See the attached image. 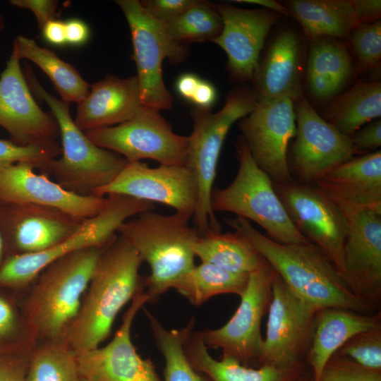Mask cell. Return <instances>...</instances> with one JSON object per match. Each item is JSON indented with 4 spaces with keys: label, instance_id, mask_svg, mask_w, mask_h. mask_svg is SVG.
Wrapping results in <instances>:
<instances>
[{
    "label": "cell",
    "instance_id": "6da1fadb",
    "mask_svg": "<svg viewBox=\"0 0 381 381\" xmlns=\"http://www.w3.org/2000/svg\"><path fill=\"white\" fill-rule=\"evenodd\" d=\"M143 260L131 243L117 234L102 249L78 312L63 339L76 355L99 347L110 334L121 308L141 290Z\"/></svg>",
    "mask_w": 381,
    "mask_h": 381
},
{
    "label": "cell",
    "instance_id": "7a4b0ae2",
    "mask_svg": "<svg viewBox=\"0 0 381 381\" xmlns=\"http://www.w3.org/2000/svg\"><path fill=\"white\" fill-rule=\"evenodd\" d=\"M224 221L251 243L294 294L317 311L337 308L375 313L353 294L342 274L311 243H280L243 217Z\"/></svg>",
    "mask_w": 381,
    "mask_h": 381
},
{
    "label": "cell",
    "instance_id": "3957f363",
    "mask_svg": "<svg viewBox=\"0 0 381 381\" xmlns=\"http://www.w3.org/2000/svg\"><path fill=\"white\" fill-rule=\"evenodd\" d=\"M192 217L175 212L162 214L146 210L124 222L118 234L126 238L150 268L145 277L148 302L156 301L195 266L193 246L199 233Z\"/></svg>",
    "mask_w": 381,
    "mask_h": 381
},
{
    "label": "cell",
    "instance_id": "277c9868",
    "mask_svg": "<svg viewBox=\"0 0 381 381\" xmlns=\"http://www.w3.org/2000/svg\"><path fill=\"white\" fill-rule=\"evenodd\" d=\"M29 87L45 102L55 119L61 139V154L42 174L52 176L67 191L89 196L113 181L128 164L121 155L95 145L80 129L69 111V104L48 92L26 68Z\"/></svg>",
    "mask_w": 381,
    "mask_h": 381
},
{
    "label": "cell",
    "instance_id": "5b68a950",
    "mask_svg": "<svg viewBox=\"0 0 381 381\" xmlns=\"http://www.w3.org/2000/svg\"><path fill=\"white\" fill-rule=\"evenodd\" d=\"M103 248L91 247L64 255L46 267L33 282L23 315L38 342L63 339Z\"/></svg>",
    "mask_w": 381,
    "mask_h": 381
},
{
    "label": "cell",
    "instance_id": "8992f818",
    "mask_svg": "<svg viewBox=\"0 0 381 381\" xmlns=\"http://www.w3.org/2000/svg\"><path fill=\"white\" fill-rule=\"evenodd\" d=\"M255 104L253 92L240 87L227 95L224 107L216 113L198 108L191 111L193 129L188 136L185 164L193 172L198 183V202L193 218L200 236L222 231L211 207L222 147L231 126L250 113Z\"/></svg>",
    "mask_w": 381,
    "mask_h": 381
},
{
    "label": "cell",
    "instance_id": "52a82bcc",
    "mask_svg": "<svg viewBox=\"0 0 381 381\" xmlns=\"http://www.w3.org/2000/svg\"><path fill=\"white\" fill-rule=\"evenodd\" d=\"M237 158L239 165L234 179L226 187L212 192V210L251 220L277 243H310L292 223L272 181L256 164L242 138L237 145Z\"/></svg>",
    "mask_w": 381,
    "mask_h": 381
},
{
    "label": "cell",
    "instance_id": "ba28073f",
    "mask_svg": "<svg viewBox=\"0 0 381 381\" xmlns=\"http://www.w3.org/2000/svg\"><path fill=\"white\" fill-rule=\"evenodd\" d=\"M107 202L96 215L85 220L74 234L44 251L6 258L0 267V286L23 289L31 286L52 262L73 252L104 247L118 234L119 226L155 204L120 194H109Z\"/></svg>",
    "mask_w": 381,
    "mask_h": 381
},
{
    "label": "cell",
    "instance_id": "9c48e42d",
    "mask_svg": "<svg viewBox=\"0 0 381 381\" xmlns=\"http://www.w3.org/2000/svg\"><path fill=\"white\" fill-rule=\"evenodd\" d=\"M115 2L130 28L143 105L159 111L171 109L173 97L164 83L163 61L166 59L173 64L183 61L188 54L186 47L174 41L164 23L152 16L140 1Z\"/></svg>",
    "mask_w": 381,
    "mask_h": 381
},
{
    "label": "cell",
    "instance_id": "30bf717a",
    "mask_svg": "<svg viewBox=\"0 0 381 381\" xmlns=\"http://www.w3.org/2000/svg\"><path fill=\"white\" fill-rule=\"evenodd\" d=\"M274 190L298 231L344 273V247L348 231L344 213L315 183L295 180L273 183Z\"/></svg>",
    "mask_w": 381,
    "mask_h": 381
},
{
    "label": "cell",
    "instance_id": "8fae6325",
    "mask_svg": "<svg viewBox=\"0 0 381 381\" xmlns=\"http://www.w3.org/2000/svg\"><path fill=\"white\" fill-rule=\"evenodd\" d=\"M85 133L95 145L121 155L128 162L150 159L159 164L186 163L188 137L174 133L157 109L144 107L126 122Z\"/></svg>",
    "mask_w": 381,
    "mask_h": 381
},
{
    "label": "cell",
    "instance_id": "7c38bea8",
    "mask_svg": "<svg viewBox=\"0 0 381 381\" xmlns=\"http://www.w3.org/2000/svg\"><path fill=\"white\" fill-rule=\"evenodd\" d=\"M272 291L258 363L286 367L306 361L318 311L294 294L274 270Z\"/></svg>",
    "mask_w": 381,
    "mask_h": 381
},
{
    "label": "cell",
    "instance_id": "4fadbf2b",
    "mask_svg": "<svg viewBox=\"0 0 381 381\" xmlns=\"http://www.w3.org/2000/svg\"><path fill=\"white\" fill-rule=\"evenodd\" d=\"M274 269L267 264L249 274L241 302L231 319L222 327L200 332L207 348L220 349L243 365L258 363L263 338L261 322L272 299Z\"/></svg>",
    "mask_w": 381,
    "mask_h": 381
},
{
    "label": "cell",
    "instance_id": "5bb4252c",
    "mask_svg": "<svg viewBox=\"0 0 381 381\" xmlns=\"http://www.w3.org/2000/svg\"><path fill=\"white\" fill-rule=\"evenodd\" d=\"M296 135L289 169L299 183H314L325 173L357 155L351 138L320 116L308 101H294Z\"/></svg>",
    "mask_w": 381,
    "mask_h": 381
},
{
    "label": "cell",
    "instance_id": "9a60e30c",
    "mask_svg": "<svg viewBox=\"0 0 381 381\" xmlns=\"http://www.w3.org/2000/svg\"><path fill=\"white\" fill-rule=\"evenodd\" d=\"M238 127L253 159L273 183L294 180L288 162L289 145L296 135L293 99L256 102L253 111L240 120Z\"/></svg>",
    "mask_w": 381,
    "mask_h": 381
},
{
    "label": "cell",
    "instance_id": "2e32d148",
    "mask_svg": "<svg viewBox=\"0 0 381 381\" xmlns=\"http://www.w3.org/2000/svg\"><path fill=\"white\" fill-rule=\"evenodd\" d=\"M109 194L162 203L193 218L198 202V183L186 164H159L152 168L139 161L128 162L113 181L92 195Z\"/></svg>",
    "mask_w": 381,
    "mask_h": 381
},
{
    "label": "cell",
    "instance_id": "e0dca14e",
    "mask_svg": "<svg viewBox=\"0 0 381 381\" xmlns=\"http://www.w3.org/2000/svg\"><path fill=\"white\" fill-rule=\"evenodd\" d=\"M85 220L52 207L0 202L6 258L49 249L74 234Z\"/></svg>",
    "mask_w": 381,
    "mask_h": 381
},
{
    "label": "cell",
    "instance_id": "ac0fdd59",
    "mask_svg": "<svg viewBox=\"0 0 381 381\" xmlns=\"http://www.w3.org/2000/svg\"><path fill=\"white\" fill-rule=\"evenodd\" d=\"M343 277L373 312L381 306V213L362 210L346 214Z\"/></svg>",
    "mask_w": 381,
    "mask_h": 381
},
{
    "label": "cell",
    "instance_id": "d6986e66",
    "mask_svg": "<svg viewBox=\"0 0 381 381\" xmlns=\"http://www.w3.org/2000/svg\"><path fill=\"white\" fill-rule=\"evenodd\" d=\"M0 126L21 146L53 144L59 135L54 116L32 97L14 51L0 75Z\"/></svg>",
    "mask_w": 381,
    "mask_h": 381
},
{
    "label": "cell",
    "instance_id": "ffe728a7",
    "mask_svg": "<svg viewBox=\"0 0 381 381\" xmlns=\"http://www.w3.org/2000/svg\"><path fill=\"white\" fill-rule=\"evenodd\" d=\"M149 301L145 289L132 299L111 341L103 347L77 355L80 374L88 381H160L151 359L143 358L131 337L138 310Z\"/></svg>",
    "mask_w": 381,
    "mask_h": 381
},
{
    "label": "cell",
    "instance_id": "44dd1931",
    "mask_svg": "<svg viewBox=\"0 0 381 381\" xmlns=\"http://www.w3.org/2000/svg\"><path fill=\"white\" fill-rule=\"evenodd\" d=\"M28 162L0 164V202L55 207L81 219L99 212L107 197L83 196L67 191Z\"/></svg>",
    "mask_w": 381,
    "mask_h": 381
},
{
    "label": "cell",
    "instance_id": "7402d4cb",
    "mask_svg": "<svg viewBox=\"0 0 381 381\" xmlns=\"http://www.w3.org/2000/svg\"><path fill=\"white\" fill-rule=\"evenodd\" d=\"M223 23L220 34L211 42L228 57L232 78L252 80L265 40L279 14L268 9H244L230 4L214 6Z\"/></svg>",
    "mask_w": 381,
    "mask_h": 381
},
{
    "label": "cell",
    "instance_id": "603a6c76",
    "mask_svg": "<svg viewBox=\"0 0 381 381\" xmlns=\"http://www.w3.org/2000/svg\"><path fill=\"white\" fill-rule=\"evenodd\" d=\"M314 183L345 215L362 210L381 213V151L353 157Z\"/></svg>",
    "mask_w": 381,
    "mask_h": 381
},
{
    "label": "cell",
    "instance_id": "cb8c5ba5",
    "mask_svg": "<svg viewBox=\"0 0 381 381\" xmlns=\"http://www.w3.org/2000/svg\"><path fill=\"white\" fill-rule=\"evenodd\" d=\"M302 46L296 32H279L268 46L253 77L257 103L302 95Z\"/></svg>",
    "mask_w": 381,
    "mask_h": 381
},
{
    "label": "cell",
    "instance_id": "d4e9b609",
    "mask_svg": "<svg viewBox=\"0 0 381 381\" xmlns=\"http://www.w3.org/2000/svg\"><path fill=\"white\" fill-rule=\"evenodd\" d=\"M144 107L137 75H107L90 87L78 104L75 123L83 131L113 126L134 118Z\"/></svg>",
    "mask_w": 381,
    "mask_h": 381
},
{
    "label": "cell",
    "instance_id": "484cf974",
    "mask_svg": "<svg viewBox=\"0 0 381 381\" xmlns=\"http://www.w3.org/2000/svg\"><path fill=\"white\" fill-rule=\"evenodd\" d=\"M381 322V312L363 314L328 308L316 313L306 363L318 381L329 359L353 336Z\"/></svg>",
    "mask_w": 381,
    "mask_h": 381
},
{
    "label": "cell",
    "instance_id": "4316f807",
    "mask_svg": "<svg viewBox=\"0 0 381 381\" xmlns=\"http://www.w3.org/2000/svg\"><path fill=\"white\" fill-rule=\"evenodd\" d=\"M183 350L192 367L210 381H297L307 370L306 361L286 367L264 365L253 368L231 357L216 360L209 353L199 332H190Z\"/></svg>",
    "mask_w": 381,
    "mask_h": 381
},
{
    "label": "cell",
    "instance_id": "83f0119b",
    "mask_svg": "<svg viewBox=\"0 0 381 381\" xmlns=\"http://www.w3.org/2000/svg\"><path fill=\"white\" fill-rule=\"evenodd\" d=\"M352 73V61L346 47L337 40H312L306 70V85L313 97L325 100L335 96Z\"/></svg>",
    "mask_w": 381,
    "mask_h": 381
},
{
    "label": "cell",
    "instance_id": "f1b7e54d",
    "mask_svg": "<svg viewBox=\"0 0 381 381\" xmlns=\"http://www.w3.org/2000/svg\"><path fill=\"white\" fill-rule=\"evenodd\" d=\"M286 7L311 40H344L360 24L353 0H292Z\"/></svg>",
    "mask_w": 381,
    "mask_h": 381
},
{
    "label": "cell",
    "instance_id": "f546056e",
    "mask_svg": "<svg viewBox=\"0 0 381 381\" xmlns=\"http://www.w3.org/2000/svg\"><path fill=\"white\" fill-rule=\"evenodd\" d=\"M193 249L201 262L210 263L235 274H250L268 264L251 243L236 231L199 236Z\"/></svg>",
    "mask_w": 381,
    "mask_h": 381
},
{
    "label": "cell",
    "instance_id": "4dcf8cb0",
    "mask_svg": "<svg viewBox=\"0 0 381 381\" xmlns=\"http://www.w3.org/2000/svg\"><path fill=\"white\" fill-rule=\"evenodd\" d=\"M325 120L351 138L363 125L381 116V83H358L332 101Z\"/></svg>",
    "mask_w": 381,
    "mask_h": 381
},
{
    "label": "cell",
    "instance_id": "1f68e13d",
    "mask_svg": "<svg viewBox=\"0 0 381 381\" xmlns=\"http://www.w3.org/2000/svg\"><path fill=\"white\" fill-rule=\"evenodd\" d=\"M13 51L19 59L32 61L47 74L61 100L79 104L89 93L90 85L71 64L52 50L40 47L34 40L18 35L14 40Z\"/></svg>",
    "mask_w": 381,
    "mask_h": 381
},
{
    "label": "cell",
    "instance_id": "d6a6232c",
    "mask_svg": "<svg viewBox=\"0 0 381 381\" xmlns=\"http://www.w3.org/2000/svg\"><path fill=\"white\" fill-rule=\"evenodd\" d=\"M249 274H235L210 263L201 262L180 277L172 286L194 306H200L212 296L234 294L241 296Z\"/></svg>",
    "mask_w": 381,
    "mask_h": 381
},
{
    "label": "cell",
    "instance_id": "836d02e7",
    "mask_svg": "<svg viewBox=\"0 0 381 381\" xmlns=\"http://www.w3.org/2000/svg\"><path fill=\"white\" fill-rule=\"evenodd\" d=\"M144 310L156 345L164 358V381H210L192 367L184 353L183 344L193 329L194 318L183 327L167 329L150 312Z\"/></svg>",
    "mask_w": 381,
    "mask_h": 381
},
{
    "label": "cell",
    "instance_id": "e575fe53",
    "mask_svg": "<svg viewBox=\"0 0 381 381\" xmlns=\"http://www.w3.org/2000/svg\"><path fill=\"white\" fill-rule=\"evenodd\" d=\"M77 355L64 339L37 342L30 355L26 381H80Z\"/></svg>",
    "mask_w": 381,
    "mask_h": 381
},
{
    "label": "cell",
    "instance_id": "d590c367",
    "mask_svg": "<svg viewBox=\"0 0 381 381\" xmlns=\"http://www.w3.org/2000/svg\"><path fill=\"white\" fill-rule=\"evenodd\" d=\"M164 24L170 37L181 44L211 41L223 27L215 6L203 1H196L182 14Z\"/></svg>",
    "mask_w": 381,
    "mask_h": 381
},
{
    "label": "cell",
    "instance_id": "8d00e7d4",
    "mask_svg": "<svg viewBox=\"0 0 381 381\" xmlns=\"http://www.w3.org/2000/svg\"><path fill=\"white\" fill-rule=\"evenodd\" d=\"M335 354L364 368L381 371V322L353 336Z\"/></svg>",
    "mask_w": 381,
    "mask_h": 381
},
{
    "label": "cell",
    "instance_id": "74e56055",
    "mask_svg": "<svg viewBox=\"0 0 381 381\" xmlns=\"http://www.w3.org/2000/svg\"><path fill=\"white\" fill-rule=\"evenodd\" d=\"M12 341L22 354L30 355L37 339L23 315H19L12 304L0 295V341Z\"/></svg>",
    "mask_w": 381,
    "mask_h": 381
},
{
    "label": "cell",
    "instance_id": "f35d334b",
    "mask_svg": "<svg viewBox=\"0 0 381 381\" xmlns=\"http://www.w3.org/2000/svg\"><path fill=\"white\" fill-rule=\"evenodd\" d=\"M61 154V147L58 143L21 146L11 140L0 138V164L28 162L42 173L48 164Z\"/></svg>",
    "mask_w": 381,
    "mask_h": 381
},
{
    "label": "cell",
    "instance_id": "ab89813d",
    "mask_svg": "<svg viewBox=\"0 0 381 381\" xmlns=\"http://www.w3.org/2000/svg\"><path fill=\"white\" fill-rule=\"evenodd\" d=\"M354 52L360 62L373 67L381 59V21L361 24L350 35Z\"/></svg>",
    "mask_w": 381,
    "mask_h": 381
},
{
    "label": "cell",
    "instance_id": "60d3db41",
    "mask_svg": "<svg viewBox=\"0 0 381 381\" xmlns=\"http://www.w3.org/2000/svg\"><path fill=\"white\" fill-rule=\"evenodd\" d=\"M318 381H381V371L364 368L334 354L325 365Z\"/></svg>",
    "mask_w": 381,
    "mask_h": 381
},
{
    "label": "cell",
    "instance_id": "b9f144b4",
    "mask_svg": "<svg viewBox=\"0 0 381 381\" xmlns=\"http://www.w3.org/2000/svg\"><path fill=\"white\" fill-rule=\"evenodd\" d=\"M197 0H147L140 1L145 9L156 19L165 23L182 14Z\"/></svg>",
    "mask_w": 381,
    "mask_h": 381
},
{
    "label": "cell",
    "instance_id": "7bdbcfd3",
    "mask_svg": "<svg viewBox=\"0 0 381 381\" xmlns=\"http://www.w3.org/2000/svg\"><path fill=\"white\" fill-rule=\"evenodd\" d=\"M357 154L375 152L381 146V120L377 119L361 128L351 138ZM377 151V150H375Z\"/></svg>",
    "mask_w": 381,
    "mask_h": 381
},
{
    "label": "cell",
    "instance_id": "ee69618b",
    "mask_svg": "<svg viewBox=\"0 0 381 381\" xmlns=\"http://www.w3.org/2000/svg\"><path fill=\"white\" fill-rule=\"evenodd\" d=\"M30 355H0V381H26Z\"/></svg>",
    "mask_w": 381,
    "mask_h": 381
},
{
    "label": "cell",
    "instance_id": "f6af8a7d",
    "mask_svg": "<svg viewBox=\"0 0 381 381\" xmlns=\"http://www.w3.org/2000/svg\"><path fill=\"white\" fill-rule=\"evenodd\" d=\"M9 2L20 8L31 11L38 23L40 28L56 16L57 1L53 0H11Z\"/></svg>",
    "mask_w": 381,
    "mask_h": 381
},
{
    "label": "cell",
    "instance_id": "bcb514c9",
    "mask_svg": "<svg viewBox=\"0 0 381 381\" xmlns=\"http://www.w3.org/2000/svg\"><path fill=\"white\" fill-rule=\"evenodd\" d=\"M64 23L66 44L80 46L87 41L90 30L83 20L78 18H70Z\"/></svg>",
    "mask_w": 381,
    "mask_h": 381
},
{
    "label": "cell",
    "instance_id": "7dc6e473",
    "mask_svg": "<svg viewBox=\"0 0 381 381\" xmlns=\"http://www.w3.org/2000/svg\"><path fill=\"white\" fill-rule=\"evenodd\" d=\"M360 24L380 20V0H353Z\"/></svg>",
    "mask_w": 381,
    "mask_h": 381
},
{
    "label": "cell",
    "instance_id": "c3c4849f",
    "mask_svg": "<svg viewBox=\"0 0 381 381\" xmlns=\"http://www.w3.org/2000/svg\"><path fill=\"white\" fill-rule=\"evenodd\" d=\"M216 99L217 91L214 86L210 82L200 79L190 102L196 108L210 109Z\"/></svg>",
    "mask_w": 381,
    "mask_h": 381
},
{
    "label": "cell",
    "instance_id": "681fc988",
    "mask_svg": "<svg viewBox=\"0 0 381 381\" xmlns=\"http://www.w3.org/2000/svg\"><path fill=\"white\" fill-rule=\"evenodd\" d=\"M44 39L51 44L61 46L66 44L65 23L54 19L47 23L42 28Z\"/></svg>",
    "mask_w": 381,
    "mask_h": 381
},
{
    "label": "cell",
    "instance_id": "f907efd6",
    "mask_svg": "<svg viewBox=\"0 0 381 381\" xmlns=\"http://www.w3.org/2000/svg\"><path fill=\"white\" fill-rule=\"evenodd\" d=\"M200 80V78L193 73H183L176 81V90L181 97L190 102Z\"/></svg>",
    "mask_w": 381,
    "mask_h": 381
},
{
    "label": "cell",
    "instance_id": "816d5d0a",
    "mask_svg": "<svg viewBox=\"0 0 381 381\" xmlns=\"http://www.w3.org/2000/svg\"><path fill=\"white\" fill-rule=\"evenodd\" d=\"M236 1L259 5L265 8H267L268 10L277 13L283 14L287 16H291L290 12L286 6L274 0H237Z\"/></svg>",
    "mask_w": 381,
    "mask_h": 381
},
{
    "label": "cell",
    "instance_id": "f5cc1de1",
    "mask_svg": "<svg viewBox=\"0 0 381 381\" xmlns=\"http://www.w3.org/2000/svg\"><path fill=\"white\" fill-rule=\"evenodd\" d=\"M297 381H315L313 374L306 370Z\"/></svg>",
    "mask_w": 381,
    "mask_h": 381
},
{
    "label": "cell",
    "instance_id": "db71d44e",
    "mask_svg": "<svg viewBox=\"0 0 381 381\" xmlns=\"http://www.w3.org/2000/svg\"><path fill=\"white\" fill-rule=\"evenodd\" d=\"M6 259L5 248L2 238L0 235V267Z\"/></svg>",
    "mask_w": 381,
    "mask_h": 381
},
{
    "label": "cell",
    "instance_id": "11a10c76",
    "mask_svg": "<svg viewBox=\"0 0 381 381\" xmlns=\"http://www.w3.org/2000/svg\"><path fill=\"white\" fill-rule=\"evenodd\" d=\"M80 381H88V380L81 377V380Z\"/></svg>",
    "mask_w": 381,
    "mask_h": 381
}]
</instances>
